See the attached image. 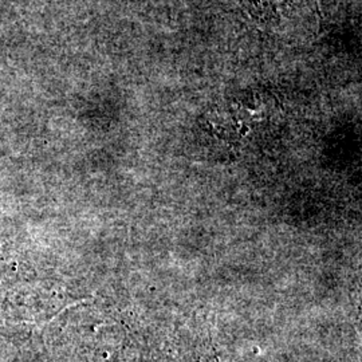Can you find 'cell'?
Segmentation results:
<instances>
[{
  "mask_svg": "<svg viewBox=\"0 0 362 362\" xmlns=\"http://www.w3.org/2000/svg\"><path fill=\"white\" fill-rule=\"evenodd\" d=\"M313 0H246L251 13L263 19H293L310 8Z\"/></svg>",
  "mask_w": 362,
  "mask_h": 362,
  "instance_id": "1",
  "label": "cell"
}]
</instances>
